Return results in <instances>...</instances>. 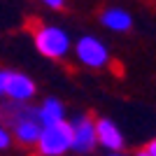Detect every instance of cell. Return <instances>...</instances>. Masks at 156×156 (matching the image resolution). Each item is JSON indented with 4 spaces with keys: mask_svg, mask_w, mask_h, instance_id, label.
<instances>
[{
    "mask_svg": "<svg viewBox=\"0 0 156 156\" xmlns=\"http://www.w3.org/2000/svg\"><path fill=\"white\" fill-rule=\"evenodd\" d=\"M35 93V84L28 75L12 70H0V96H9L12 100H28Z\"/></svg>",
    "mask_w": 156,
    "mask_h": 156,
    "instance_id": "3",
    "label": "cell"
},
{
    "mask_svg": "<svg viewBox=\"0 0 156 156\" xmlns=\"http://www.w3.org/2000/svg\"><path fill=\"white\" fill-rule=\"evenodd\" d=\"M9 147V133L5 130V126H0V149H7Z\"/></svg>",
    "mask_w": 156,
    "mask_h": 156,
    "instance_id": "10",
    "label": "cell"
},
{
    "mask_svg": "<svg viewBox=\"0 0 156 156\" xmlns=\"http://www.w3.org/2000/svg\"><path fill=\"white\" fill-rule=\"evenodd\" d=\"M137 156H151L149 149H142V151H137Z\"/></svg>",
    "mask_w": 156,
    "mask_h": 156,
    "instance_id": "13",
    "label": "cell"
},
{
    "mask_svg": "<svg viewBox=\"0 0 156 156\" xmlns=\"http://www.w3.org/2000/svg\"><path fill=\"white\" fill-rule=\"evenodd\" d=\"M40 121H42V126L65 121L63 103H61V100H56V98H49V100H44V105L40 107Z\"/></svg>",
    "mask_w": 156,
    "mask_h": 156,
    "instance_id": "8",
    "label": "cell"
},
{
    "mask_svg": "<svg viewBox=\"0 0 156 156\" xmlns=\"http://www.w3.org/2000/svg\"><path fill=\"white\" fill-rule=\"evenodd\" d=\"M96 133H98V142L103 144L105 149H124V137H121V130L112 124L110 119H98L96 121Z\"/></svg>",
    "mask_w": 156,
    "mask_h": 156,
    "instance_id": "6",
    "label": "cell"
},
{
    "mask_svg": "<svg viewBox=\"0 0 156 156\" xmlns=\"http://www.w3.org/2000/svg\"><path fill=\"white\" fill-rule=\"evenodd\" d=\"M28 30L33 33V40H35V47L44 54L47 58H63L68 49H70V40L61 28L54 26H44L40 21L30 19L28 21Z\"/></svg>",
    "mask_w": 156,
    "mask_h": 156,
    "instance_id": "1",
    "label": "cell"
},
{
    "mask_svg": "<svg viewBox=\"0 0 156 156\" xmlns=\"http://www.w3.org/2000/svg\"><path fill=\"white\" fill-rule=\"evenodd\" d=\"M72 149L79 154H89L98 144V133H96V119L91 117H79L72 121Z\"/></svg>",
    "mask_w": 156,
    "mask_h": 156,
    "instance_id": "4",
    "label": "cell"
},
{
    "mask_svg": "<svg viewBox=\"0 0 156 156\" xmlns=\"http://www.w3.org/2000/svg\"><path fill=\"white\" fill-rule=\"evenodd\" d=\"M103 26H107L110 30H117V33H124L130 28V23H133V19H130V14L124 12V9H107V12H103Z\"/></svg>",
    "mask_w": 156,
    "mask_h": 156,
    "instance_id": "9",
    "label": "cell"
},
{
    "mask_svg": "<svg viewBox=\"0 0 156 156\" xmlns=\"http://www.w3.org/2000/svg\"><path fill=\"white\" fill-rule=\"evenodd\" d=\"M40 130H42V121H40L37 117L21 119V121L14 124V137H16L21 144H37Z\"/></svg>",
    "mask_w": 156,
    "mask_h": 156,
    "instance_id": "7",
    "label": "cell"
},
{
    "mask_svg": "<svg viewBox=\"0 0 156 156\" xmlns=\"http://www.w3.org/2000/svg\"><path fill=\"white\" fill-rule=\"evenodd\" d=\"M77 56L79 61L89 68H105V65L110 63V54L105 49L103 42H98L96 37H82L77 42Z\"/></svg>",
    "mask_w": 156,
    "mask_h": 156,
    "instance_id": "5",
    "label": "cell"
},
{
    "mask_svg": "<svg viewBox=\"0 0 156 156\" xmlns=\"http://www.w3.org/2000/svg\"><path fill=\"white\" fill-rule=\"evenodd\" d=\"M147 149L151 151V156H156V137H154V140H151L149 144H147Z\"/></svg>",
    "mask_w": 156,
    "mask_h": 156,
    "instance_id": "12",
    "label": "cell"
},
{
    "mask_svg": "<svg viewBox=\"0 0 156 156\" xmlns=\"http://www.w3.org/2000/svg\"><path fill=\"white\" fill-rule=\"evenodd\" d=\"M110 156H124V154H119V151H117V154H110Z\"/></svg>",
    "mask_w": 156,
    "mask_h": 156,
    "instance_id": "14",
    "label": "cell"
},
{
    "mask_svg": "<svg viewBox=\"0 0 156 156\" xmlns=\"http://www.w3.org/2000/svg\"><path fill=\"white\" fill-rule=\"evenodd\" d=\"M72 149V126L58 121V124L42 126L37 137V151L42 156H61L63 151Z\"/></svg>",
    "mask_w": 156,
    "mask_h": 156,
    "instance_id": "2",
    "label": "cell"
},
{
    "mask_svg": "<svg viewBox=\"0 0 156 156\" xmlns=\"http://www.w3.org/2000/svg\"><path fill=\"white\" fill-rule=\"evenodd\" d=\"M44 5H49V7H54V9H61L63 7V0H42Z\"/></svg>",
    "mask_w": 156,
    "mask_h": 156,
    "instance_id": "11",
    "label": "cell"
}]
</instances>
